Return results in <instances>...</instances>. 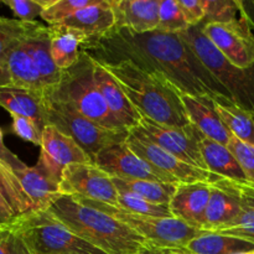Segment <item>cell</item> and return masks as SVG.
Listing matches in <instances>:
<instances>
[{
    "instance_id": "cell-20",
    "label": "cell",
    "mask_w": 254,
    "mask_h": 254,
    "mask_svg": "<svg viewBox=\"0 0 254 254\" xmlns=\"http://www.w3.org/2000/svg\"><path fill=\"white\" fill-rule=\"evenodd\" d=\"M93 62L94 81H96L97 87L103 96L107 106L111 109L112 114L118 119L119 123L128 130H131L140 122V113L129 102L116 78L101 64L96 62L94 60Z\"/></svg>"
},
{
    "instance_id": "cell-34",
    "label": "cell",
    "mask_w": 254,
    "mask_h": 254,
    "mask_svg": "<svg viewBox=\"0 0 254 254\" xmlns=\"http://www.w3.org/2000/svg\"><path fill=\"white\" fill-rule=\"evenodd\" d=\"M96 0H55L52 5L42 11L41 19L49 24V26L62 24L79 10L94 4Z\"/></svg>"
},
{
    "instance_id": "cell-39",
    "label": "cell",
    "mask_w": 254,
    "mask_h": 254,
    "mask_svg": "<svg viewBox=\"0 0 254 254\" xmlns=\"http://www.w3.org/2000/svg\"><path fill=\"white\" fill-rule=\"evenodd\" d=\"M227 148L236 156L251 185L254 186V148L242 143L233 135Z\"/></svg>"
},
{
    "instance_id": "cell-35",
    "label": "cell",
    "mask_w": 254,
    "mask_h": 254,
    "mask_svg": "<svg viewBox=\"0 0 254 254\" xmlns=\"http://www.w3.org/2000/svg\"><path fill=\"white\" fill-rule=\"evenodd\" d=\"M206 16L203 22L230 24L241 20L238 0H203Z\"/></svg>"
},
{
    "instance_id": "cell-48",
    "label": "cell",
    "mask_w": 254,
    "mask_h": 254,
    "mask_svg": "<svg viewBox=\"0 0 254 254\" xmlns=\"http://www.w3.org/2000/svg\"><path fill=\"white\" fill-rule=\"evenodd\" d=\"M252 116H253V119H254V106H253V111H252Z\"/></svg>"
},
{
    "instance_id": "cell-47",
    "label": "cell",
    "mask_w": 254,
    "mask_h": 254,
    "mask_svg": "<svg viewBox=\"0 0 254 254\" xmlns=\"http://www.w3.org/2000/svg\"><path fill=\"white\" fill-rule=\"evenodd\" d=\"M252 252H240V253H232V254H252Z\"/></svg>"
},
{
    "instance_id": "cell-30",
    "label": "cell",
    "mask_w": 254,
    "mask_h": 254,
    "mask_svg": "<svg viewBox=\"0 0 254 254\" xmlns=\"http://www.w3.org/2000/svg\"><path fill=\"white\" fill-rule=\"evenodd\" d=\"M241 211L237 217L222 230L221 235L240 238L254 245V186L242 185Z\"/></svg>"
},
{
    "instance_id": "cell-10",
    "label": "cell",
    "mask_w": 254,
    "mask_h": 254,
    "mask_svg": "<svg viewBox=\"0 0 254 254\" xmlns=\"http://www.w3.org/2000/svg\"><path fill=\"white\" fill-rule=\"evenodd\" d=\"M60 190L62 195L118 206V191L112 176L93 163H77L67 166L62 174Z\"/></svg>"
},
{
    "instance_id": "cell-24",
    "label": "cell",
    "mask_w": 254,
    "mask_h": 254,
    "mask_svg": "<svg viewBox=\"0 0 254 254\" xmlns=\"http://www.w3.org/2000/svg\"><path fill=\"white\" fill-rule=\"evenodd\" d=\"M26 27V26H25ZM6 66L11 76L12 86L27 89L39 96L45 97L47 87L39 73L34 60L22 44V39L15 45L9 52L6 59Z\"/></svg>"
},
{
    "instance_id": "cell-29",
    "label": "cell",
    "mask_w": 254,
    "mask_h": 254,
    "mask_svg": "<svg viewBox=\"0 0 254 254\" xmlns=\"http://www.w3.org/2000/svg\"><path fill=\"white\" fill-rule=\"evenodd\" d=\"M117 191H127L155 205H168L175 193L178 184L155 183L146 180L112 178Z\"/></svg>"
},
{
    "instance_id": "cell-43",
    "label": "cell",
    "mask_w": 254,
    "mask_h": 254,
    "mask_svg": "<svg viewBox=\"0 0 254 254\" xmlns=\"http://www.w3.org/2000/svg\"><path fill=\"white\" fill-rule=\"evenodd\" d=\"M241 17L246 21L254 35V0H238Z\"/></svg>"
},
{
    "instance_id": "cell-2",
    "label": "cell",
    "mask_w": 254,
    "mask_h": 254,
    "mask_svg": "<svg viewBox=\"0 0 254 254\" xmlns=\"http://www.w3.org/2000/svg\"><path fill=\"white\" fill-rule=\"evenodd\" d=\"M101 64L116 78L140 116L173 128L191 126L179 91L161 74L145 71L130 61Z\"/></svg>"
},
{
    "instance_id": "cell-21",
    "label": "cell",
    "mask_w": 254,
    "mask_h": 254,
    "mask_svg": "<svg viewBox=\"0 0 254 254\" xmlns=\"http://www.w3.org/2000/svg\"><path fill=\"white\" fill-rule=\"evenodd\" d=\"M197 141L206 169L210 173L222 179L233 181V183L241 184V185H251L240 163L227 146L211 140L210 138L203 135L198 129Z\"/></svg>"
},
{
    "instance_id": "cell-41",
    "label": "cell",
    "mask_w": 254,
    "mask_h": 254,
    "mask_svg": "<svg viewBox=\"0 0 254 254\" xmlns=\"http://www.w3.org/2000/svg\"><path fill=\"white\" fill-rule=\"evenodd\" d=\"M189 26H196L205 20L203 0H178Z\"/></svg>"
},
{
    "instance_id": "cell-38",
    "label": "cell",
    "mask_w": 254,
    "mask_h": 254,
    "mask_svg": "<svg viewBox=\"0 0 254 254\" xmlns=\"http://www.w3.org/2000/svg\"><path fill=\"white\" fill-rule=\"evenodd\" d=\"M1 2L9 6L17 20L24 22L35 21L46 7V0H1Z\"/></svg>"
},
{
    "instance_id": "cell-7",
    "label": "cell",
    "mask_w": 254,
    "mask_h": 254,
    "mask_svg": "<svg viewBox=\"0 0 254 254\" xmlns=\"http://www.w3.org/2000/svg\"><path fill=\"white\" fill-rule=\"evenodd\" d=\"M73 197V196H72ZM83 205L97 208L117 218L134 232L143 237L146 242V248H181L186 247L192 240L203 235L206 231L197 230L186 225L175 217L160 218L130 213L117 206L87 198L74 197Z\"/></svg>"
},
{
    "instance_id": "cell-15",
    "label": "cell",
    "mask_w": 254,
    "mask_h": 254,
    "mask_svg": "<svg viewBox=\"0 0 254 254\" xmlns=\"http://www.w3.org/2000/svg\"><path fill=\"white\" fill-rule=\"evenodd\" d=\"M241 184L221 179L211 185V196L205 212L202 231L218 233L225 230L240 213Z\"/></svg>"
},
{
    "instance_id": "cell-33",
    "label": "cell",
    "mask_w": 254,
    "mask_h": 254,
    "mask_svg": "<svg viewBox=\"0 0 254 254\" xmlns=\"http://www.w3.org/2000/svg\"><path fill=\"white\" fill-rule=\"evenodd\" d=\"M178 0H160L159 25L156 31L165 34H181L189 29Z\"/></svg>"
},
{
    "instance_id": "cell-44",
    "label": "cell",
    "mask_w": 254,
    "mask_h": 254,
    "mask_svg": "<svg viewBox=\"0 0 254 254\" xmlns=\"http://www.w3.org/2000/svg\"><path fill=\"white\" fill-rule=\"evenodd\" d=\"M16 213L0 193V226H10L16 220Z\"/></svg>"
},
{
    "instance_id": "cell-1",
    "label": "cell",
    "mask_w": 254,
    "mask_h": 254,
    "mask_svg": "<svg viewBox=\"0 0 254 254\" xmlns=\"http://www.w3.org/2000/svg\"><path fill=\"white\" fill-rule=\"evenodd\" d=\"M81 50L98 64L130 61L145 71L161 74L183 93L231 97L179 34H135L113 27L102 36L87 40Z\"/></svg>"
},
{
    "instance_id": "cell-22",
    "label": "cell",
    "mask_w": 254,
    "mask_h": 254,
    "mask_svg": "<svg viewBox=\"0 0 254 254\" xmlns=\"http://www.w3.org/2000/svg\"><path fill=\"white\" fill-rule=\"evenodd\" d=\"M19 179L27 197L34 205V211L49 210L62 193L60 190V181L52 178L39 164L26 166L24 170L14 173Z\"/></svg>"
},
{
    "instance_id": "cell-45",
    "label": "cell",
    "mask_w": 254,
    "mask_h": 254,
    "mask_svg": "<svg viewBox=\"0 0 254 254\" xmlns=\"http://www.w3.org/2000/svg\"><path fill=\"white\" fill-rule=\"evenodd\" d=\"M10 84H12V82L9 68H7L6 64H0V87L10 86Z\"/></svg>"
},
{
    "instance_id": "cell-3",
    "label": "cell",
    "mask_w": 254,
    "mask_h": 254,
    "mask_svg": "<svg viewBox=\"0 0 254 254\" xmlns=\"http://www.w3.org/2000/svg\"><path fill=\"white\" fill-rule=\"evenodd\" d=\"M71 232L107 254H139L146 248L143 237L117 218L62 195L49 208Z\"/></svg>"
},
{
    "instance_id": "cell-40",
    "label": "cell",
    "mask_w": 254,
    "mask_h": 254,
    "mask_svg": "<svg viewBox=\"0 0 254 254\" xmlns=\"http://www.w3.org/2000/svg\"><path fill=\"white\" fill-rule=\"evenodd\" d=\"M0 254H31L17 232L10 226H0Z\"/></svg>"
},
{
    "instance_id": "cell-49",
    "label": "cell",
    "mask_w": 254,
    "mask_h": 254,
    "mask_svg": "<svg viewBox=\"0 0 254 254\" xmlns=\"http://www.w3.org/2000/svg\"><path fill=\"white\" fill-rule=\"evenodd\" d=\"M252 254H254V251H253V252H252Z\"/></svg>"
},
{
    "instance_id": "cell-11",
    "label": "cell",
    "mask_w": 254,
    "mask_h": 254,
    "mask_svg": "<svg viewBox=\"0 0 254 254\" xmlns=\"http://www.w3.org/2000/svg\"><path fill=\"white\" fill-rule=\"evenodd\" d=\"M133 129L138 130L149 140L168 153L173 154L184 163L207 170L198 148L197 129L192 124L184 129L173 128V127L161 126L146 117L140 116V122Z\"/></svg>"
},
{
    "instance_id": "cell-36",
    "label": "cell",
    "mask_w": 254,
    "mask_h": 254,
    "mask_svg": "<svg viewBox=\"0 0 254 254\" xmlns=\"http://www.w3.org/2000/svg\"><path fill=\"white\" fill-rule=\"evenodd\" d=\"M25 26L24 21L0 16V64H6L7 55L22 39Z\"/></svg>"
},
{
    "instance_id": "cell-13",
    "label": "cell",
    "mask_w": 254,
    "mask_h": 254,
    "mask_svg": "<svg viewBox=\"0 0 254 254\" xmlns=\"http://www.w3.org/2000/svg\"><path fill=\"white\" fill-rule=\"evenodd\" d=\"M93 164H96L99 169H102L112 178L179 184L170 176L144 161L129 148L126 141L103 149L96 156Z\"/></svg>"
},
{
    "instance_id": "cell-12",
    "label": "cell",
    "mask_w": 254,
    "mask_h": 254,
    "mask_svg": "<svg viewBox=\"0 0 254 254\" xmlns=\"http://www.w3.org/2000/svg\"><path fill=\"white\" fill-rule=\"evenodd\" d=\"M202 31L221 54L238 68L247 69L254 64V35L245 20L230 24L201 22Z\"/></svg>"
},
{
    "instance_id": "cell-17",
    "label": "cell",
    "mask_w": 254,
    "mask_h": 254,
    "mask_svg": "<svg viewBox=\"0 0 254 254\" xmlns=\"http://www.w3.org/2000/svg\"><path fill=\"white\" fill-rule=\"evenodd\" d=\"M210 196L211 184H178L169 208L175 218L202 231Z\"/></svg>"
},
{
    "instance_id": "cell-25",
    "label": "cell",
    "mask_w": 254,
    "mask_h": 254,
    "mask_svg": "<svg viewBox=\"0 0 254 254\" xmlns=\"http://www.w3.org/2000/svg\"><path fill=\"white\" fill-rule=\"evenodd\" d=\"M62 24L83 32L88 40L111 31L116 25V19L108 0H96L94 4L77 11Z\"/></svg>"
},
{
    "instance_id": "cell-16",
    "label": "cell",
    "mask_w": 254,
    "mask_h": 254,
    "mask_svg": "<svg viewBox=\"0 0 254 254\" xmlns=\"http://www.w3.org/2000/svg\"><path fill=\"white\" fill-rule=\"evenodd\" d=\"M179 94L190 123L211 140L228 146L232 134L223 124L212 97L192 96L183 92Z\"/></svg>"
},
{
    "instance_id": "cell-9",
    "label": "cell",
    "mask_w": 254,
    "mask_h": 254,
    "mask_svg": "<svg viewBox=\"0 0 254 254\" xmlns=\"http://www.w3.org/2000/svg\"><path fill=\"white\" fill-rule=\"evenodd\" d=\"M126 143L144 161L150 164L153 168L160 170L161 173L170 176L179 184L207 183L212 185L222 179L208 170L195 168V166L184 163L173 154L168 153L163 148L149 140L135 129H131L129 131Z\"/></svg>"
},
{
    "instance_id": "cell-42",
    "label": "cell",
    "mask_w": 254,
    "mask_h": 254,
    "mask_svg": "<svg viewBox=\"0 0 254 254\" xmlns=\"http://www.w3.org/2000/svg\"><path fill=\"white\" fill-rule=\"evenodd\" d=\"M0 160L4 164H6L14 173L20 170H24L26 168V164L19 159V156L15 155L11 150L6 148L4 144V136H2V130L0 128Z\"/></svg>"
},
{
    "instance_id": "cell-6",
    "label": "cell",
    "mask_w": 254,
    "mask_h": 254,
    "mask_svg": "<svg viewBox=\"0 0 254 254\" xmlns=\"http://www.w3.org/2000/svg\"><path fill=\"white\" fill-rule=\"evenodd\" d=\"M180 35L201 64L228 92L231 98L252 113L254 106V64L242 69L233 66L202 31V24L190 26Z\"/></svg>"
},
{
    "instance_id": "cell-46",
    "label": "cell",
    "mask_w": 254,
    "mask_h": 254,
    "mask_svg": "<svg viewBox=\"0 0 254 254\" xmlns=\"http://www.w3.org/2000/svg\"><path fill=\"white\" fill-rule=\"evenodd\" d=\"M139 254H159V253H154V252H149V251H144V252H141Z\"/></svg>"
},
{
    "instance_id": "cell-8",
    "label": "cell",
    "mask_w": 254,
    "mask_h": 254,
    "mask_svg": "<svg viewBox=\"0 0 254 254\" xmlns=\"http://www.w3.org/2000/svg\"><path fill=\"white\" fill-rule=\"evenodd\" d=\"M47 124L54 126L67 136L73 139L79 148L93 160L103 149L127 140L130 130H114L104 128L77 113L73 108L45 94Z\"/></svg>"
},
{
    "instance_id": "cell-19",
    "label": "cell",
    "mask_w": 254,
    "mask_h": 254,
    "mask_svg": "<svg viewBox=\"0 0 254 254\" xmlns=\"http://www.w3.org/2000/svg\"><path fill=\"white\" fill-rule=\"evenodd\" d=\"M25 24L26 27L22 36V44L34 60L47 89L52 88L59 84L62 71L57 68L52 59L50 26H45L37 21Z\"/></svg>"
},
{
    "instance_id": "cell-4",
    "label": "cell",
    "mask_w": 254,
    "mask_h": 254,
    "mask_svg": "<svg viewBox=\"0 0 254 254\" xmlns=\"http://www.w3.org/2000/svg\"><path fill=\"white\" fill-rule=\"evenodd\" d=\"M46 93L104 128L128 130L107 106L94 81L93 59L82 50L78 61L71 68L62 71L59 84L47 89Z\"/></svg>"
},
{
    "instance_id": "cell-18",
    "label": "cell",
    "mask_w": 254,
    "mask_h": 254,
    "mask_svg": "<svg viewBox=\"0 0 254 254\" xmlns=\"http://www.w3.org/2000/svg\"><path fill=\"white\" fill-rule=\"evenodd\" d=\"M114 12L117 29H128L135 34L156 31L160 0H108Z\"/></svg>"
},
{
    "instance_id": "cell-5",
    "label": "cell",
    "mask_w": 254,
    "mask_h": 254,
    "mask_svg": "<svg viewBox=\"0 0 254 254\" xmlns=\"http://www.w3.org/2000/svg\"><path fill=\"white\" fill-rule=\"evenodd\" d=\"M10 227L31 254H107L71 232L49 210L19 216Z\"/></svg>"
},
{
    "instance_id": "cell-28",
    "label": "cell",
    "mask_w": 254,
    "mask_h": 254,
    "mask_svg": "<svg viewBox=\"0 0 254 254\" xmlns=\"http://www.w3.org/2000/svg\"><path fill=\"white\" fill-rule=\"evenodd\" d=\"M186 248L192 254H232L252 252L254 245L231 236L205 232L191 241Z\"/></svg>"
},
{
    "instance_id": "cell-31",
    "label": "cell",
    "mask_w": 254,
    "mask_h": 254,
    "mask_svg": "<svg viewBox=\"0 0 254 254\" xmlns=\"http://www.w3.org/2000/svg\"><path fill=\"white\" fill-rule=\"evenodd\" d=\"M0 193L17 217L34 211V205L27 197L14 171L0 160Z\"/></svg>"
},
{
    "instance_id": "cell-26",
    "label": "cell",
    "mask_w": 254,
    "mask_h": 254,
    "mask_svg": "<svg viewBox=\"0 0 254 254\" xmlns=\"http://www.w3.org/2000/svg\"><path fill=\"white\" fill-rule=\"evenodd\" d=\"M51 54L55 64L61 71L71 68L79 59L87 36L77 29L59 24L50 26Z\"/></svg>"
},
{
    "instance_id": "cell-23",
    "label": "cell",
    "mask_w": 254,
    "mask_h": 254,
    "mask_svg": "<svg viewBox=\"0 0 254 254\" xmlns=\"http://www.w3.org/2000/svg\"><path fill=\"white\" fill-rule=\"evenodd\" d=\"M0 107L10 116H22L31 118L45 129L47 124L46 107L44 97L16 86L0 87Z\"/></svg>"
},
{
    "instance_id": "cell-14",
    "label": "cell",
    "mask_w": 254,
    "mask_h": 254,
    "mask_svg": "<svg viewBox=\"0 0 254 254\" xmlns=\"http://www.w3.org/2000/svg\"><path fill=\"white\" fill-rule=\"evenodd\" d=\"M92 163L78 144L54 126H46L42 133L39 164L44 170L61 183L64 170L71 164Z\"/></svg>"
},
{
    "instance_id": "cell-37",
    "label": "cell",
    "mask_w": 254,
    "mask_h": 254,
    "mask_svg": "<svg viewBox=\"0 0 254 254\" xmlns=\"http://www.w3.org/2000/svg\"><path fill=\"white\" fill-rule=\"evenodd\" d=\"M11 131L15 135L41 148L44 128H41L40 124H37L34 119L22 116H11Z\"/></svg>"
},
{
    "instance_id": "cell-32",
    "label": "cell",
    "mask_w": 254,
    "mask_h": 254,
    "mask_svg": "<svg viewBox=\"0 0 254 254\" xmlns=\"http://www.w3.org/2000/svg\"><path fill=\"white\" fill-rule=\"evenodd\" d=\"M124 211L130 213L143 216H151V217L168 218L174 217L168 205H155L134 193L127 191H118V206Z\"/></svg>"
},
{
    "instance_id": "cell-27",
    "label": "cell",
    "mask_w": 254,
    "mask_h": 254,
    "mask_svg": "<svg viewBox=\"0 0 254 254\" xmlns=\"http://www.w3.org/2000/svg\"><path fill=\"white\" fill-rule=\"evenodd\" d=\"M223 124L233 136L254 148V119L251 112L242 108L231 97L217 96L213 98Z\"/></svg>"
}]
</instances>
